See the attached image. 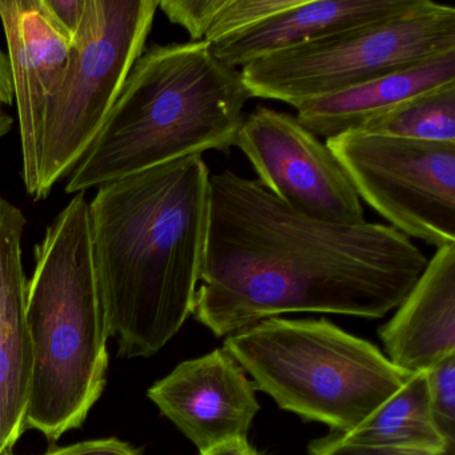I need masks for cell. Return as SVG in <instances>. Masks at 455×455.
Listing matches in <instances>:
<instances>
[{
	"instance_id": "cell-21",
	"label": "cell",
	"mask_w": 455,
	"mask_h": 455,
	"mask_svg": "<svg viewBox=\"0 0 455 455\" xmlns=\"http://www.w3.org/2000/svg\"><path fill=\"white\" fill-rule=\"evenodd\" d=\"M308 455H455V444L441 451L394 449V447L362 446L347 443L340 434L316 439L307 447Z\"/></svg>"
},
{
	"instance_id": "cell-18",
	"label": "cell",
	"mask_w": 455,
	"mask_h": 455,
	"mask_svg": "<svg viewBox=\"0 0 455 455\" xmlns=\"http://www.w3.org/2000/svg\"><path fill=\"white\" fill-rule=\"evenodd\" d=\"M300 0H223L204 41L209 44L247 30L284 10L297 6Z\"/></svg>"
},
{
	"instance_id": "cell-26",
	"label": "cell",
	"mask_w": 455,
	"mask_h": 455,
	"mask_svg": "<svg viewBox=\"0 0 455 455\" xmlns=\"http://www.w3.org/2000/svg\"><path fill=\"white\" fill-rule=\"evenodd\" d=\"M12 207V204H10L9 202L4 201V199H0V230L4 228V220H6Z\"/></svg>"
},
{
	"instance_id": "cell-22",
	"label": "cell",
	"mask_w": 455,
	"mask_h": 455,
	"mask_svg": "<svg viewBox=\"0 0 455 455\" xmlns=\"http://www.w3.org/2000/svg\"><path fill=\"white\" fill-rule=\"evenodd\" d=\"M44 455H140L126 442L118 438L94 439L71 446L57 447Z\"/></svg>"
},
{
	"instance_id": "cell-8",
	"label": "cell",
	"mask_w": 455,
	"mask_h": 455,
	"mask_svg": "<svg viewBox=\"0 0 455 455\" xmlns=\"http://www.w3.org/2000/svg\"><path fill=\"white\" fill-rule=\"evenodd\" d=\"M327 148L391 228L430 246L455 244V145L350 132Z\"/></svg>"
},
{
	"instance_id": "cell-25",
	"label": "cell",
	"mask_w": 455,
	"mask_h": 455,
	"mask_svg": "<svg viewBox=\"0 0 455 455\" xmlns=\"http://www.w3.org/2000/svg\"><path fill=\"white\" fill-rule=\"evenodd\" d=\"M201 455H260L247 438H234L220 442L201 451Z\"/></svg>"
},
{
	"instance_id": "cell-23",
	"label": "cell",
	"mask_w": 455,
	"mask_h": 455,
	"mask_svg": "<svg viewBox=\"0 0 455 455\" xmlns=\"http://www.w3.org/2000/svg\"><path fill=\"white\" fill-rule=\"evenodd\" d=\"M58 25L74 38L84 20L86 0H42Z\"/></svg>"
},
{
	"instance_id": "cell-20",
	"label": "cell",
	"mask_w": 455,
	"mask_h": 455,
	"mask_svg": "<svg viewBox=\"0 0 455 455\" xmlns=\"http://www.w3.org/2000/svg\"><path fill=\"white\" fill-rule=\"evenodd\" d=\"M223 0H162L159 6L170 22L182 26L193 42L204 41Z\"/></svg>"
},
{
	"instance_id": "cell-24",
	"label": "cell",
	"mask_w": 455,
	"mask_h": 455,
	"mask_svg": "<svg viewBox=\"0 0 455 455\" xmlns=\"http://www.w3.org/2000/svg\"><path fill=\"white\" fill-rule=\"evenodd\" d=\"M14 102V84H12V68L9 58L0 49V138L9 132L12 126V119L4 111V106Z\"/></svg>"
},
{
	"instance_id": "cell-16",
	"label": "cell",
	"mask_w": 455,
	"mask_h": 455,
	"mask_svg": "<svg viewBox=\"0 0 455 455\" xmlns=\"http://www.w3.org/2000/svg\"><path fill=\"white\" fill-rule=\"evenodd\" d=\"M340 436L347 443L419 451H441L455 444L444 441L434 425L426 372L412 375L361 425Z\"/></svg>"
},
{
	"instance_id": "cell-3",
	"label": "cell",
	"mask_w": 455,
	"mask_h": 455,
	"mask_svg": "<svg viewBox=\"0 0 455 455\" xmlns=\"http://www.w3.org/2000/svg\"><path fill=\"white\" fill-rule=\"evenodd\" d=\"M251 98L241 70L220 62L206 41L151 47L132 66L102 129L71 170L66 193L206 151L228 153Z\"/></svg>"
},
{
	"instance_id": "cell-2",
	"label": "cell",
	"mask_w": 455,
	"mask_h": 455,
	"mask_svg": "<svg viewBox=\"0 0 455 455\" xmlns=\"http://www.w3.org/2000/svg\"><path fill=\"white\" fill-rule=\"evenodd\" d=\"M210 177L201 156H188L100 186L89 202L95 275L122 356L154 355L193 314Z\"/></svg>"
},
{
	"instance_id": "cell-19",
	"label": "cell",
	"mask_w": 455,
	"mask_h": 455,
	"mask_svg": "<svg viewBox=\"0 0 455 455\" xmlns=\"http://www.w3.org/2000/svg\"><path fill=\"white\" fill-rule=\"evenodd\" d=\"M431 417L442 438L455 443V355L426 371Z\"/></svg>"
},
{
	"instance_id": "cell-4",
	"label": "cell",
	"mask_w": 455,
	"mask_h": 455,
	"mask_svg": "<svg viewBox=\"0 0 455 455\" xmlns=\"http://www.w3.org/2000/svg\"><path fill=\"white\" fill-rule=\"evenodd\" d=\"M26 291L33 378L26 430L50 441L79 427L102 395L108 366V323L92 260L84 193L47 228Z\"/></svg>"
},
{
	"instance_id": "cell-15",
	"label": "cell",
	"mask_w": 455,
	"mask_h": 455,
	"mask_svg": "<svg viewBox=\"0 0 455 455\" xmlns=\"http://www.w3.org/2000/svg\"><path fill=\"white\" fill-rule=\"evenodd\" d=\"M455 84V52L378 76L329 97L302 103L297 119L326 140L355 132L426 92Z\"/></svg>"
},
{
	"instance_id": "cell-5",
	"label": "cell",
	"mask_w": 455,
	"mask_h": 455,
	"mask_svg": "<svg viewBox=\"0 0 455 455\" xmlns=\"http://www.w3.org/2000/svg\"><path fill=\"white\" fill-rule=\"evenodd\" d=\"M223 348L281 409L340 434L361 425L414 375L323 318L263 319L228 335Z\"/></svg>"
},
{
	"instance_id": "cell-12",
	"label": "cell",
	"mask_w": 455,
	"mask_h": 455,
	"mask_svg": "<svg viewBox=\"0 0 455 455\" xmlns=\"http://www.w3.org/2000/svg\"><path fill=\"white\" fill-rule=\"evenodd\" d=\"M25 217L12 206L0 230V454L26 431L33 378V345L26 322L22 262Z\"/></svg>"
},
{
	"instance_id": "cell-7",
	"label": "cell",
	"mask_w": 455,
	"mask_h": 455,
	"mask_svg": "<svg viewBox=\"0 0 455 455\" xmlns=\"http://www.w3.org/2000/svg\"><path fill=\"white\" fill-rule=\"evenodd\" d=\"M158 6V0H86L65 76L47 111L41 199L76 167L102 129L142 57Z\"/></svg>"
},
{
	"instance_id": "cell-6",
	"label": "cell",
	"mask_w": 455,
	"mask_h": 455,
	"mask_svg": "<svg viewBox=\"0 0 455 455\" xmlns=\"http://www.w3.org/2000/svg\"><path fill=\"white\" fill-rule=\"evenodd\" d=\"M455 52V9L422 0L391 20L338 31L241 68L252 98L298 108Z\"/></svg>"
},
{
	"instance_id": "cell-10",
	"label": "cell",
	"mask_w": 455,
	"mask_h": 455,
	"mask_svg": "<svg viewBox=\"0 0 455 455\" xmlns=\"http://www.w3.org/2000/svg\"><path fill=\"white\" fill-rule=\"evenodd\" d=\"M0 20L20 116L23 182L33 198L41 199L44 124L65 76L73 38L42 0H0Z\"/></svg>"
},
{
	"instance_id": "cell-27",
	"label": "cell",
	"mask_w": 455,
	"mask_h": 455,
	"mask_svg": "<svg viewBox=\"0 0 455 455\" xmlns=\"http://www.w3.org/2000/svg\"><path fill=\"white\" fill-rule=\"evenodd\" d=\"M0 455H12V451L2 452Z\"/></svg>"
},
{
	"instance_id": "cell-14",
	"label": "cell",
	"mask_w": 455,
	"mask_h": 455,
	"mask_svg": "<svg viewBox=\"0 0 455 455\" xmlns=\"http://www.w3.org/2000/svg\"><path fill=\"white\" fill-rule=\"evenodd\" d=\"M422 0H300L297 6L210 44L215 57L233 68L338 31L407 14Z\"/></svg>"
},
{
	"instance_id": "cell-11",
	"label": "cell",
	"mask_w": 455,
	"mask_h": 455,
	"mask_svg": "<svg viewBox=\"0 0 455 455\" xmlns=\"http://www.w3.org/2000/svg\"><path fill=\"white\" fill-rule=\"evenodd\" d=\"M255 388L222 347L178 364L148 395L201 452L228 439L247 438L260 409Z\"/></svg>"
},
{
	"instance_id": "cell-13",
	"label": "cell",
	"mask_w": 455,
	"mask_h": 455,
	"mask_svg": "<svg viewBox=\"0 0 455 455\" xmlns=\"http://www.w3.org/2000/svg\"><path fill=\"white\" fill-rule=\"evenodd\" d=\"M396 308L379 330L391 363L417 374L455 355V244L436 249Z\"/></svg>"
},
{
	"instance_id": "cell-17",
	"label": "cell",
	"mask_w": 455,
	"mask_h": 455,
	"mask_svg": "<svg viewBox=\"0 0 455 455\" xmlns=\"http://www.w3.org/2000/svg\"><path fill=\"white\" fill-rule=\"evenodd\" d=\"M355 132L455 145V84L419 95Z\"/></svg>"
},
{
	"instance_id": "cell-9",
	"label": "cell",
	"mask_w": 455,
	"mask_h": 455,
	"mask_svg": "<svg viewBox=\"0 0 455 455\" xmlns=\"http://www.w3.org/2000/svg\"><path fill=\"white\" fill-rule=\"evenodd\" d=\"M258 182L291 209L326 222H366L363 207L332 151L289 113L258 106L239 127L235 145Z\"/></svg>"
},
{
	"instance_id": "cell-1",
	"label": "cell",
	"mask_w": 455,
	"mask_h": 455,
	"mask_svg": "<svg viewBox=\"0 0 455 455\" xmlns=\"http://www.w3.org/2000/svg\"><path fill=\"white\" fill-rule=\"evenodd\" d=\"M427 260L391 226L316 220L257 180L223 172L210 177L193 314L218 338L290 313L382 318L403 302Z\"/></svg>"
}]
</instances>
